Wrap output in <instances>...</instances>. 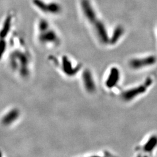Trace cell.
Listing matches in <instances>:
<instances>
[{
  "instance_id": "obj_1",
  "label": "cell",
  "mask_w": 157,
  "mask_h": 157,
  "mask_svg": "<svg viewBox=\"0 0 157 157\" xmlns=\"http://www.w3.org/2000/svg\"><path fill=\"white\" fill-rule=\"evenodd\" d=\"M152 83V78L150 77L147 78L143 84L124 91L122 94V97L124 101H131L137 96L141 95L146 93V91L149 88V87L151 86Z\"/></svg>"
},
{
  "instance_id": "obj_2",
  "label": "cell",
  "mask_w": 157,
  "mask_h": 157,
  "mask_svg": "<svg viewBox=\"0 0 157 157\" xmlns=\"http://www.w3.org/2000/svg\"><path fill=\"white\" fill-rule=\"evenodd\" d=\"M157 62V58L154 56L141 58H135L130 61L129 66L133 69H139L143 67L151 66Z\"/></svg>"
},
{
  "instance_id": "obj_3",
  "label": "cell",
  "mask_w": 157,
  "mask_h": 157,
  "mask_svg": "<svg viewBox=\"0 0 157 157\" xmlns=\"http://www.w3.org/2000/svg\"><path fill=\"white\" fill-rule=\"evenodd\" d=\"M81 6L84 16L91 23L96 21V13L89 0H82Z\"/></svg>"
},
{
  "instance_id": "obj_4",
  "label": "cell",
  "mask_w": 157,
  "mask_h": 157,
  "mask_svg": "<svg viewBox=\"0 0 157 157\" xmlns=\"http://www.w3.org/2000/svg\"><path fill=\"white\" fill-rule=\"evenodd\" d=\"M19 116V111L17 109H12L7 112L2 118L1 123L5 126H9L17 121Z\"/></svg>"
},
{
  "instance_id": "obj_5",
  "label": "cell",
  "mask_w": 157,
  "mask_h": 157,
  "mask_svg": "<svg viewBox=\"0 0 157 157\" xmlns=\"http://www.w3.org/2000/svg\"><path fill=\"white\" fill-rule=\"evenodd\" d=\"M94 23L96 32L101 41L103 43H108L109 42V39L104 25L101 21H95Z\"/></svg>"
},
{
  "instance_id": "obj_6",
  "label": "cell",
  "mask_w": 157,
  "mask_h": 157,
  "mask_svg": "<svg viewBox=\"0 0 157 157\" xmlns=\"http://www.w3.org/2000/svg\"><path fill=\"white\" fill-rule=\"evenodd\" d=\"M39 39L42 43H56L58 41V38L56 33L52 30H48L41 32Z\"/></svg>"
},
{
  "instance_id": "obj_7",
  "label": "cell",
  "mask_w": 157,
  "mask_h": 157,
  "mask_svg": "<svg viewBox=\"0 0 157 157\" xmlns=\"http://www.w3.org/2000/svg\"><path fill=\"white\" fill-rule=\"evenodd\" d=\"M119 73V71L117 68H112L110 75L107 79V85L108 87L112 88L118 83L120 78Z\"/></svg>"
},
{
  "instance_id": "obj_8",
  "label": "cell",
  "mask_w": 157,
  "mask_h": 157,
  "mask_svg": "<svg viewBox=\"0 0 157 157\" xmlns=\"http://www.w3.org/2000/svg\"><path fill=\"white\" fill-rule=\"evenodd\" d=\"M157 146V136H152L146 142L143 149L146 152H150L153 151Z\"/></svg>"
},
{
  "instance_id": "obj_9",
  "label": "cell",
  "mask_w": 157,
  "mask_h": 157,
  "mask_svg": "<svg viewBox=\"0 0 157 157\" xmlns=\"http://www.w3.org/2000/svg\"><path fill=\"white\" fill-rule=\"evenodd\" d=\"M124 33V29L122 26H118L113 31L112 38L109 39V42L112 44H115L121 37Z\"/></svg>"
},
{
  "instance_id": "obj_10",
  "label": "cell",
  "mask_w": 157,
  "mask_h": 157,
  "mask_svg": "<svg viewBox=\"0 0 157 157\" xmlns=\"http://www.w3.org/2000/svg\"><path fill=\"white\" fill-rule=\"evenodd\" d=\"M61 11V7L56 2H51L47 4V12L52 14H57Z\"/></svg>"
},
{
  "instance_id": "obj_11",
  "label": "cell",
  "mask_w": 157,
  "mask_h": 157,
  "mask_svg": "<svg viewBox=\"0 0 157 157\" xmlns=\"http://www.w3.org/2000/svg\"><path fill=\"white\" fill-rule=\"evenodd\" d=\"M11 23V17H8L6 19L4 25L3 26V28L0 32V37L2 39V38L5 37L6 35L9 32L8 31L10 30Z\"/></svg>"
},
{
  "instance_id": "obj_12",
  "label": "cell",
  "mask_w": 157,
  "mask_h": 157,
  "mask_svg": "<svg viewBox=\"0 0 157 157\" xmlns=\"http://www.w3.org/2000/svg\"><path fill=\"white\" fill-rule=\"evenodd\" d=\"M33 3L40 10L44 12H47V4L42 0H33Z\"/></svg>"
},
{
  "instance_id": "obj_13",
  "label": "cell",
  "mask_w": 157,
  "mask_h": 157,
  "mask_svg": "<svg viewBox=\"0 0 157 157\" xmlns=\"http://www.w3.org/2000/svg\"><path fill=\"white\" fill-rule=\"evenodd\" d=\"M48 23L45 20H42L39 23V30L40 32H43L48 29Z\"/></svg>"
},
{
  "instance_id": "obj_14",
  "label": "cell",
  "mask_w": 157,
  "mask_h": 157,
  "mask_svg": "<svg viewBox=\"0 0 157 157\" xmlns=\"http://www.w3.org/2000/svg\"><path fill=\"white\" fill-rule=\"evenodd\" d=\"M6 48V44L4 40H0V58L3 56Z\"/></svg>"
}]
</instances>
